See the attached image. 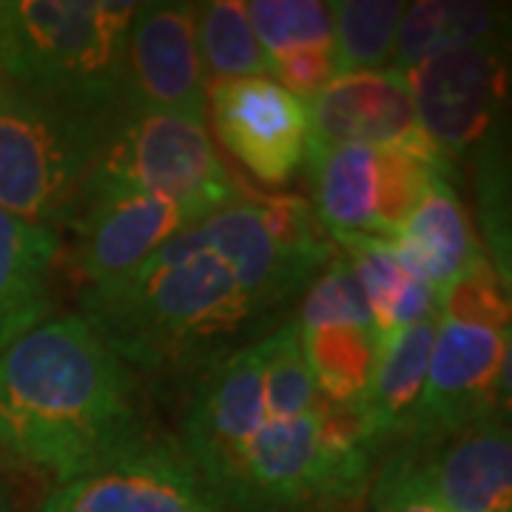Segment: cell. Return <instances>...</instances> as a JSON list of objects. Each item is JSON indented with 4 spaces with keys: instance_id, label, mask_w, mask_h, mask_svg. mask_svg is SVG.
<instances>
[{
    "instance_id": "obj_7",
    "label": "cell",
    "mask_w": 512,
    "mask_h": 512,
    "mask_svg": "<svg viewBox=\"0 0 512 512\" xmlns=\"http://www.w3.org/2000/svg\"><path fill=\"white\" fill-rule=\"evenodd\" d=\"M32 512H231L180 441L151 430L146 439L92 470L57 484Z\"/></svg>"
},
{
    "instance_id": "obj_17",
    "label": "cell",
    "mask_w": 512,
    "mask_h": 512,
    "mask_svg": "<svg viewBox=\"0 0 512 512\" xmlns=\"http://www.w3.org/2000/svg\"><path fill=\"white\" fill-rule=\"evenodd\" d=\"M390 239L404 262L424 282H430L439 296L461 276L470 274L481 259H487L450 177L436 180L399 234Z\"/></svg>"
},
{
    "instance_id": "obj_9",
    "label": "cell",
    "mask_w": 512,
    "mask_h": 512,
    "mask_svg": "<svg viewBox=\"0 0 512 512\" xmlns=\"http://www.w3.org/2000/svg\"><path fill=\"white\" fill-rule=\"evenodd\" d=\"M205 114L220 146L259 183L282 188L305 168L311 109L271 77L208 83Z\"/></svg>"
},
{
    "instance_id": "obj_5",
    "label": "cell",
    "mask_w": 512,
    "mask_h": 512,
    "mask_svg": "<svg viewBox=\"0 0 512 512\" xmlns=\"http://www.w3.org/2000/svg\"><path fill=\"white\" fill-rule=\"evenodd\" d=\"M100 194L168 197L205 214L245 197L205 120L165 111H117L77 202Z\"/></svg>"
},
{
    "instance_id": "obj_11",
    "label": "cell",
    "mask_w": 512,
    "mask_h": 512,
    "mask_svg": "<svg viewBox=\"0 0 512 512\" xmlns=\"http://www.w3.org/2000/svg\"><path fill=\"white\" fill-rule=\"evenodd\" d=\"M205 92L194 3H140L128 26L120 111H165L205 120Z\"/></svg>"
},
{
    "instance_id": "obj_21",
    "label": "cell",
    "mask_w": 512,
    "mask_h": 512,
    "mask_svg": "<svg viewBox=\"0 0 512 512\" xmlns=\"http://www.w3.org/2000/svg\"><path fill=\"white\" fill-rule=\"evenodd\" d=\"M299 345L319 399L356 404L365 396L384 342L376 325L322 322L299 328Z\"/></svg>"
},
{
    "instance_id": "obj_3",
    "label": "cell",
    "mask_w": 512,
    "mask_h": 512,
    "mask_svg": "<svg viewBox=\"0 0 512 512\" xmlns=\"http://www.w3.org/2000/svg\"><path fill=\"white\" fill-rule=\"evenodd\" d=\"M134 0H0V77L43 103L111 123L123 103Z\"/></svg>"
},
{
    "instance_id": "obj_10",
    "label": "cell",
    "mask_w": 512,
    "mask_h": 512,
    "mask_svg": "<svg viewBox=\"0 0 512 512\" xmlns=\"http://www.w3.org/2000/svg\"><path fill=\"white\" fill-rule=\"evenodd\" d=\"M200 208L151 194H100L77 202L63 231L72 234L66 274L92 288L134 271L163 242L205 220Z\"/></svg>"
},
{
    "instance_id": "obj_27",
    "label": "cell",
    "mask_w": 512,
    "mask_h": 512,
    "mask_svg": "<svg viewBox=\"0 0 512 512\" xmlns=\"http://www.w3.org/2000/svg\"><path fill=\"white\" fill-rule=\"evenodd\" d=\"M3 476H6V473H3V470H0V484H3Z\"/></svg>"
},
{
    "instance_id": "obj_14",
    "label": "cell",
    "mask_w": 512,
    "mask_h": 512,
    "mask_svg": "<svg viewBox=\"0 0 512 512\" xmlns=\"http://www.w3.org/2000/svg\"><path fill=\"white\" fill-rule=\"evenodd\" d=\"M268 77L302 103H311L339 77L333 12L322 0H251L245 3Z\"/></svg>"
},
{
    "instance_id": "obj_12",
    "label": "cell",
    "mask_w": 512,
    "mask_h": 512,
    "mask_svg": "<svg viewBox=\"0 0 512 512\" xmlns=\"http://www.w3.org/2000/svg\"><path fill=\"white\" fill-rule=\"evenodd\" d=\"M396 464L444 512H512V439L493 416L433 447H393Z\"/></svg>"
},
{
    "instance_id": "obj_25",
    "label": "cell",
    "mask_w": 512,
    "mask_h": 512,
    "mask_svg": "<svg viewBox=\"0 0 512 512\" xmlns=\"http://www.w3.org/2000/svg\"><path fill=\"white\" fill-rule=\"evenodd\" d=\"M367 498H370L367 512H444L387 458H382V467L373 473Z\"/></svg>"
},
{
    "instance_id": "obj_4",
    "label": "cell",
    "mask_w": 512,
    "mask_h": 512,
    "mask_svg": "<svg viewBox=\"0 0 512 512\" xmlns=\"http://www.w3.org/2000/svg\"><path fill=\"white\" fill-rule=\"evenodd\" d=\"M109 126L0 77V211L63 234Z\"/></svg>"
},
{
    "instance_id": "obj_19",
    "label": "cell",
    "mask_w": 512,
    "mask_h": 512,
    "mask_svg": "<svg viewBox=\"0 0 512 512\" xmlns=\"http://www.w3.org/2000/svg\"><path fill=\"white\" fill-rule=\"evenodd\" d=\"M330 239L359 279L382 342L399 330L439 316V291L404 262L393 239L370 234H339Z\"/></svg>"
},
{
    "instance_id": "obj_1",
    "label": "cell",
    "mask_w": 512,
    "mask_h": 512,
    "mask_svg": "<svg viewBox=\"0 0 512 512\" xmlns=\"http://www.w3.org/2000/svg\"><path fill=\"white\" fill-rule=\"evenodd\" d=\"M330 256L311 202L242 197L134 271L77 291V313L137 376L194 382L285 325Z\"/></svg>"
},
{
    "instance_id": "obj_8",
    "label": "cell",
    "mask_w": 512,
    "mask_h": 512,
    "mask_svg": "<svg viewBox=\"0 0 512 512\" xmlns=\"http://www.w3.org/2000/svg\"><path fill=\"white\" fill-rule=\"evenodd\" d=\"M419 114L421 131L456 168L476 154L495 126L507 94L504 43H478L424 60L402 72Z\"/></svg>"
},
{
    "instance_id": "obj_2",
    "label": "cell",
    "mask_w": 512,
    "mask_h": 512,
    "mask_svg": "<svg viewBox=\"0 0 512 512\" xmlns=\"http://www.w3.org/2000/svg\"><path fill=\"white\" fill-rule=\"evenodd\" d=\"M151 433L140 379L80 313H55L0 353V470L52 490Z\"/></svg>"
},
{
    "instance_id": "obj_23",
    "label": "cell",
    "mask_w": 512,
    "mask_h": 512,
    "mask_svg": "<svg viewBox=\"0 0 512 512\" xmlns=\"http://www.w3.org/2000/svg\"><path fill=\"white\" fill-rule=\"evenodd\" d=\"M339 74L387 69L402 20V0H342L330 3Z\"/></svg>"
},
{
    "instance_id": "obj_26",
    "label": "cell",
    "mask_w": 512,
    "mask_h": 512,
    "mask_svg": "<svg viewBox=\"0 0 512 512\" xmlns=\"http://www.w3.org/2000/svg\"><path fill=\"white\" fill-rule=\"evenodd\" d=\"M0 512H9V490H6V484H0Z\"/></svg>"
},
{
    "instance_id": "obj_24",
    "label": "cell",
    "mask_w": 512,
    "mask_h": 512,
    "mask_svg": "<svg viewBox=\"0 0 512 512\" xmlns=\"http://www.w3.org/2000/svg\"><path fill=\"white\" fill-rule=\"evenodd\" d=\"M507 151L501 146V126H495L476 151V200L481 231L493 254V271L510 288V188Z\"/></svg>"
},
{
    "instance_id": "obj_13",
    "label": "cell",
    "mask_w": 512,
    "mask_h": 512,
    "mask_svg": "<svg viewBox=\"0 0 512 512\" xmlns=\"http://www.w3.org/2000/svg\"><path fill=\"white\" fill-rule=\"evenodd\" d=\"M311 137L308 148L362 143L373 148H404L419 157L450 165L421 131L413 97L402 72L339 74L325 92L308 103Z\"/></svg>"
},
{
    "instance_id": "obj_6",
    "label": "cell",
    "mask_w": 512,
    "mask_h": 512,
    "mask_svg": "<svg viewBox=\"0 0 512 512\" xmlns=\"http://www.w3.org/2000/svg\"><path fill=\"white\" fill-rule=\"evenodd\" d=\"M507 393L510 328L439 313L427 376L393 447H433L478 421L507 416Z\"/></svg>"
},
{
    "instance_id": "obj_15",
    "label": "cell",
    "mask_w": 512,
    "mask_h": 512,
    "mask_svg": "<svg viewBox=\"0 0 512 512\" xmlns=\"http://www.w3.org/2000/svg\"><path fill=\"white\" fill-rule=\"evenodd\" d=\"M313 214L328 237H387V148L362 143L308 148Z\"/></svg>"
},
{
    "instance_id": "obj_16",
    "label": "cell",
    "mask_w": 512,
    "mask_h": 512,
    "mask_svg": "<svg viewBox=\"0 0 512 512\" xmlns=\"http://www.w3.org/2000/svg\"><path fill=\"white\" fill-rule=\"evenodd\" d=\"M63 254L60 231L0 211V353L55 316V276Z\"/></svg>"
},
{
    "instance_id": "obj_18",
    "label": "cell",
    "mask_w": 512,
    "mask_h": 512,
    "mask_svg": "<svg viewBox=\"0 0 512 512\" xmlns=\"http://www.w3.org/2000/svg\"><path fill=\"white\" fill-rule=\"evenodd\" d=\"M436 322L439 316L390 336L382 345L365 396L353 404L362 421L367 450L376 456V461L399 441L404 421L419 399L433 353Z\"/></svg>"
},
{
    "instance_id": "obj_22",
    "label": "cell",
    "mask_w": 512,
    "mask_h": 512,
    "mask_svg": "<svg viewBox=\"0 0 512 512\" xmlns=\"http://www.w3.org/2000/svg\"><path fill=\"white\" fill-rule=\"evenodd\" d=\"M194 35L200 49L202 72L208 83L268 77V60L259 46L245 3L208 0L194 3Z\"/></svg>"
},
{
    "instance_id": "obj_20",
    "label": "cell",
    "mask_w": 512,
    "mask_h": 512,
    "mask_svg": "<svg viewBox=\"0 0 512 512\" xmlns=\"http://www.w3.org/2000/svg\"><path fill=\"white\" fill-rule=\"evenodd\" d=\"M507 6L476 0H419L404 3L393 40L390 69L407 72L424 60L507 40Z\"/></svg>"
}]
</instances>
